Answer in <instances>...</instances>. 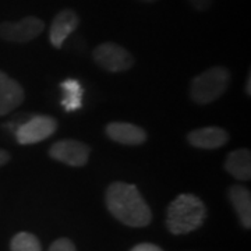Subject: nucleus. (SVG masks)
<instances>
[{"mask_svg":"<svg viewBox=\"0 0 251 251\" xmlns=\"http://www.w3.org/2000/svg\"><path fill=\"white\" fill-rule=\"evenodd\" d=\"M109 212L122 224L131 227H143L151 224L152 212L134 184L115 181L106 190Z\"/></svg>","mask_w":251,"mask_h":251,"instance_id":"1","label":"nucleus"},{"mask_svg":"<svg viewBox=\"0 0 251 251\" xmlns=\"http://www.w3.org/2000/svg\"><path fill=\"white\" fill-rule=\"evenodd\" d=\"M49 251H75V246L69 239H59L50 246Z\"/></svg>","mask_w":251,"mask_h":251,"instance_id":"16","label":"nucleus"},{"mask_svg":"<svg viewBox=\"0 0 251 251\" xmlns=\"http://www.w3.org/2000/svg\"><path fill=\"white\" fill-rule=\"evenodd\" d=\"M229 200L234 211L240 218V222L246 227H251V194L250 190L243 186H232L229 188Z\"/></svg>","mask_w":251,"mask_h":251,"instance_id":"13","label":"nucleus"},{"mask_svg":"<svg viewBox=\"0 0 251 251\" xmlns=\"http://www.w3.org/2000/svg\"><path fill=\"white\" fill-rule=\"evenodd\" d=\"M206 218L204 202L194 194H180L172 201L166 212V226L173 234L197 230Z\"/></svg>","mask_w":251,"mask_h":251,"instance_id":"2","label":"nucleus"},{"mask_svg":"<svg viewBox=\"0 0 251 251\" xmlns=\"http://www.w3.org/2000/svg\"><path fill=\"white\" fill-rule=\"evenodd\" d=\"M188 3L198 11H204L212 4V0H188Z\"/></svg>","mask_w":251,"mask_h":251,"instance_id":"17","label":"nucleus"},{"mask_svg":"<svg viewBox=\"0 0 251 251\" xmlns=\"http://www.w3.org/2000/svg\"><path fill=\"white\" fill-rule=\"evenodd\" d=\"M57 130V122L52 116H39L31 117L24 125L17 127L16 130V140L21 145H31L44 141L54 134Z\"/></svg>","mask_w":251,"mask_h":251,"instance_id":"6","label":"nucleus"},{"mask_svg":"<svg viewBox=\"0 0 251 251\" xmlns=\"http://www.w3.org/2000/svg\"><path fill=\"white\" fill-rule=\"evenodd\" d=\"M130 251H163L161 247L155 246L152 243H141V244H137Z\"/></svg>","mask_w":251,"mask_h":251,"instance_id":"18","label":"nucleus"},{"mask_svg":"<svg viewBox=\"0 0 251 251\" xmlns=\"http://www.w3.org/2000/svg\"><path fill=\"white\" fill-rule=\"evenodd\" d=\"M78 24H80V17L75 11L70 9H64L59 11L54 16L50 28H49L50 44L56 49H60L64 44V41L78 28Z\"/></svg>","mask_w":251,"mask_h":251,"instance_id":"8","label":"nucleus"},{"mask_svg":"<svg viewBox=\"0 0 251 251\" xmlns=\"http://www.w3.org/2000/svg\"><path fill=\"white\" fill-rule=\"evenodd\" d=\"M24 102V90L21 84L0 70V116L9 115Z\"/></svg>","mask_w":251,"mask_h":251,"instance_id":"9","label":"nucleus"},{"mask_svg":"<svg viewBox=\"0 0 251 251\" xmlns=\"http://www.w3.org/2000/svg\"><path fill=\"white\" fill-rule=\"evenodd\" d=\"M141 1H145V3H153V1H156V0H141Z\"/></svg>","mask_w":251,"mask_h":251,"instance_id":"21","label":"nucleus"},{"mask_svg":"<svg viewBox=\"0 0 251 251\" xmlns=\"http://www.w3.org/2000/svg\"><path fill=\"white\" fill-rule=\"evenodd\" d=\"M10 159H11L10 153L6 150H1L0 148V166H4L6 163H9Z\"/></svg>","mask_w":251,"mask_h":251,"instance_id":"19","label":"nucleus"},{"mask_svg":"<svg viewBox=\"0 0 251 251\" xmlns=\"http://www.w3.org/2000/svg\"><path fill=\"white\" fill-rule=\"evenodd\" d=\"M225 171L234 179L247 181L251 179V153L247 148L236 150L227 155L225 161Z\"/></svg>","mask_w":251,"mask_h":251,"instance_id":"12","label":"nucleus"},{"mask_svg":"<svg viewBox=\"0 0 251 251\" xmlns=\"http://www.w3.org/2000/svg\"><path fill=\"white\" fill-rule=\"evenodd\" d=\"M247 95H251V74H249L247 77Z\"/></svg>","mask_w":251,"mask_h":251,"instance_id":"20","label":"nucleus"},{"mask_svg":"<svg viewBox=\"0 0 251 251\" xmlns=\"http://www.w3.org/2000/svg\"><path fill=\"white\" fill-rule=\"evenodd\" d=\"M105 131L112 141L123 145H141L148 138L143 127L126 122H112L106 126Z\"/></svg>","mask_w":251,"mask_h":251,"instance_id":"11","label":"nucleus"},{"mask_svg":"<svg viewBox=\"0 0 251 251\" xmlns=\"http://www.w3.org/2000/svg\"><path fill=\"white\" fill-rule=\"evenodd\" d=\"M63 91L62 106L66 112H74L81 108L82 102V87L80 81L74 78H67L60 84Z\"/></svg>","mask_w":251,"mask_h":251,"instance_id":"14","label":"nucleus"},{"mask_svg":"<svg viewBox=\"0 0 251 251\" xmlns=\"http://www.w3.org/2000/svg\"><path fill=\"white\" fill-rule=\"evenodd\" d=\"M45 29V23L35 16H28L17 23H1L0 24V38L7 42L25 44L36 36H39Z\"/></svg>","mask_w":251,"mask_h":251,"instance_id":"5","label":"nucleus"},{"mask_svg":"<svg viewBox=\"0 0 251 251\" xmlns=\"http://www.w3.org/2000/svg\"><path fill=\"white\" fill-rule=\"evenodd\" d=\"M187 141L196 148L201 150H216L224 147L229 141V134L222 127L209 126L196 128L187 134Z\"/></svg>","mask_w":251,"mask_h":251,"instance_id":"10","label":"nucleus"},{"mask_svg":"<svg viewBox=\"0 0 251 251\" xmlns=\"http://www.w3.org/2000/svg\"><path fill=\"white\" fill-rule=\"evenodd\" d=\"M230 84V72L224 66H214L200 73L190 82V98L197 105H208L224 95Z\"/></svg>","mask_w":251,"mask_h":251,"instance_id":"3","label":"nucleus"},{"mask_svg":"<svg viewBox=\"0 0 251 251\" xmlns=\"http://www.w3.org/2000/svg\"><path fill=\"white\" fill-rule=\"evenodd\" d=\"M49 155L54 161L62 162L74 168H80L87 165L90 159L91 148L82 141L67 138L54 143L49 150Z\"/></svg>","mask_w":251,"mask_h":251,"instance_id":"7","label":"nucleus"},{"mask_svg":"<svg viewBox=\"0 0 251 251\" xmlns=\"http://www.w3.org/2000/svg\"><path fill=\"white\" fill-rule=\"evenodd\" d=\"M92 57L99 67L109 73H122L130 70L134 66V57L123 46L105 42L98 45L94 52Z\"/></svg>","mask_w":251,"mask_h":251,"instance_id":"4","label":"nucleus"},{"mask_svg":"<svg viewBox=\"0 0 251 251\" xmlns=\"http://www.w3.org/2000/svg\"><path fill=\"white\" fill-rule=\"evenodd\" d=\"M11 251H42L41 243L38 237L28 232H20L17 233L10 243Z\"/></svg>","mask_w":251,"mask_h":251,"instance_id":"15","label":"nucleus"}]
</instances>
